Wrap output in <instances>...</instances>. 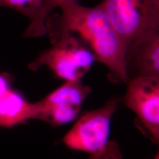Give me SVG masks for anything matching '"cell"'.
<instances>
[{"label":"cell","instance_id":"6da1fadb","mask_svg":"<svg viewBox=\"0 0 159 159\" xmlns=\"http://www.w3.org/2000/svg\"><path fill=\"white\" fill-rule=\"evenodd\" d=\"M60 8L61 14H50L46 20L50 40L66 33L74 35L91 50L96 61L107 68L111 82L127 83L126 48L102 4L88 7L77 1Z\"/></svg>","mask_w":159,"mask_h":159},{"label":"cell","instance_id":"7a4b0ae2","mask_svg":"<svg viewBox=\"0 0 159 159\" xmlns=\"http://www.w3.org/2000/svg\"><path fill=\"white\" fill-rule=\"evenodd\" d=\"M119 102L113 98L83 114L64 137L66 146L89 154V159H122L118 144L110 140L111 121Z\"/></svg>","mask_w":159,"mask_h":159},{"label":"cell","instance_id":"3957f363","mask_svg":"<svg viewBox=\"0 0 159 159\" xmlns=\"http://www.w3.org/2000/svg\"><path fill=\"white\" fill-rule=\"evenodd\" d=\"M101 4L126 50L159 31V0H103Z\"/></svg>","mask_w":159,"mask_h":159},{"label":"cell","instance_id":"277c9868","mask_svg":"<svg viewBox=\"0 0 159 159\" xmlns=\"http://www.w3.org/2000/svg\"><path fill=\"white\" fill-rule=\"evenodd\" d=\"M51 41L53 46L41 52L29 64V68L36 71L46 66L66 81L81 80L96 61L91 50L70 33L60 35Z\"/></svg>","mask_w":159,"mask_h":159},{"label":"cell","instance_id":"5b68a950","mask_svg":"<svg viewBox=\"0 0 159 159\" xmlns=\"http://www.w3.org/2000/svg\"><path fill=\"white\" fill-rule=\"evenodd\" d=\"M125 106L136 115L135 124L152 142H159V77L140 76L127 82Z\"/></svg>","mask_w":159,"mask_h":159},{"label":"cell","instance_id":"8992f818","mask_svg":"<svg viewBox=\"0 0 159 159\" xmlns=\"http://www.w3.org/2000/svg\"><path fill=\"white\" fill-rule=\"evenodd\" d=\"M91 88L81 80L66 81L41 100L36 102L37 119L56 127L68 123L76 119Z\"/></svg>","mask_w":159,"mask_h":159},{"label":"cell","instance_id":"52a82bcc","mask_svg":"<svg viewBox=\"0 0 159 159\" xmlns=\"http://www.w3.org/2000/svg\"><path fill=\"white\" fill-rule=\"evenodd\" d=\"M129 80L137 77H159V31L143 37L126 50Z\"/></svg>","mask_w":159,"mask_h":159},{"label":"cell","instance_id":"ba28073f","mask_svg":"<svg viewBox=\"0 0 159 159\" xmlns=\"http://www.w3.org/2000/svg\"><path fill=\"white\" fill-rule=\"evenodd\" d=\"M38 107L19 92L9 89L0 98V127L11 128L29 119H37Z\"/></svg>","mask_w":159,"mask_h":159},{"label":"cell","instance_id":"9c48e42d","mask_svg":"<svg viewBox=\"0 0 159 159\" xmlns=\"http://www.w3.org/2000/svg\"><path fill=\"white\" fill-rule=\"evenodd\" d=\"M79 0H43L42 6L37 17L34 18L25 30V37H37L47 33L46 22L48 17L54 10L67 3Z\"/></svg>","mask_w":159,"mask_h":159},{"label":"cell","instance_id":"30bf717a","mask_svg":"<svg viewBox=\"0 0 159 159\" xmlns=\"http://www.w3.org/2000/svg\"><path fill=\"white\" fill-rule=\"evenodd\" d=\"M43 0H0V7H5L16 10L31 21L37 17L42 6Z\"/></svg>","mask_w":159,"mask_h":159},{"label":"cell","instance_id":"8fae6325","mask_svg":"<svg viewBox=\"0 0 159 159\" xmlns=\"http://www.w3.org/2000/svg\"><path fill=\"white\" fill-rule=\"evenodd\" d=\"M10 89L8 80L4 76L0 74V98Z\"/></svg>","mask_w":159,"mask_h":159},{"label":"cell","instance_id":"7c38bea8","mask_svg":"<svg viewBox=\"0 0 159 159\" xmlns=\"http://www.w3.org/2000/svg\"><path fill=\"white\" fill-rule=\"evenodd\" d=\"M153 159H159V153H157L156 154V155L155 156V157H154Z\"/></svg>","mask_w":159,"mask_h":159}]
</instances>
